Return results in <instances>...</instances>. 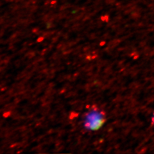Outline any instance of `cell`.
Listing matches in <instances>:
<instances>
[{
  "mask_svg": "<svg viewBox=\"0 0 154 154\" xmlns=\"http://www.w3.org/2000/svg\"><path fill=\"white\" fill-rule=\"evenodd\" d=\"M152 125H154V112H153V116L152 118Z\"/></svg>",
  "mask_w": 154,
  "mask_h": 154,
  "instance_id": "cell-2",
  "label": "cell"
},
{
  "mask_svg": "<svg viewBox=\"0 0 154 154\" xmlns=\"http://www.w3.org/2000/svg\"><path fill=\"white\" fill-rule=\"evenodd\" d=\"M105 114L98 108H92L86 112L84 119V127L91 131H98L105 122Z\"/></svg>",
  "mask_w": 154,
  "mask_h": 154,
  "instance_id": "cell-1",
  "label": "cell"
}]
</instances>
